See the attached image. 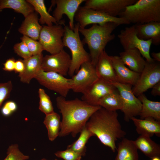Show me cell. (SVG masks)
Returning <instances> with one entry per match:
<instances>
[{
    "label": "cell",
    "instance_id": "obj_1",
    "mask_svg": "<svg viewBox=\"0 0 160 160\" xmlns=\"http://www.w3.org/2000/svg\"><path fill=\"white\" fill-rule=\"evenodd\" d=\"M56 103L62 115L60 137L71 134L75 137L85 127L93 114L101 107L90 105L78 98L68 100L60 96L56 97Z\"/></svg>",
    "mask_w": 160,
    "mask_h": 160
},
{
    "label": "cell",
    "instance_id": "obj_2",
    "mask_svg": "<svg viewBox=\"0 0 160 160\" xmlns=\"http://www.w3.org/2000/svg\"><path fill=\"white\" fill-rule=\"evenodd\" d=\"M118 115L116 111L101 107L93 114L85 125L87 129L113 152L117 149L116 141L126 135L118 119Z\"/></svg>",
    "mask_w": 160,
    "mask_h": 160
},
{
    "label": "cell",
    "instance_id": "obj_3",
    "mask_svg": "<svg viewBox=\"0 0 160 160\" xmlns=\"http://www.w3.org/2000/svg\"><path fill=\"white\" fill-rule=\"evenodd\" d=\"M119 25L113 22H108L102 25L93 24L88 28L79 27V32L84 37L82 42L87 45L91 61L95 67L106 45L115 38L112 32Z\"/></svg>",
    "mask_w": 160,
    "mask_h": 160
},
{
    "label": "cell",
    "instance_id": "obj_4",
    "mask_svg": "<svg viewBox=\"0 0 160 160\" xmlns=\"http://www.w3.org/2000/svg\"><path fill=\"white\" fill-rule=\"evenodd\" d=\"M119 16L130 24L160 22V0H137L126 7Z\"/></svg>",
    "mask_w": 160,
    "mask_h": 160
},
{
    "label": "cell",
    "instance_id": "obj_5",
    "mask_svg": "<svg viewBox=\"0 0 160 160\" xmlns=\"http://www.w3.org/2000/svg\"><path fill=\"white\" fill-rule=\"evenodd\" d=\"M79 24L74 25L73 30L64 25L65 32L63 38L64 46L68 48L71 53V63L68 74L72 77L84 63L91 61L89 54L84 49L79 35Z\"/></svg>",
    "mask_w": 160,
    "mask_h": 160
},
{
    "label": "cell",
    "instance_id": "obj_6",
    "mask_svg": "<svg viewBox=\"0 0 160 160\" xmlns=\"http://www.w3.org/2000/svg\"><path fill=\"white\" fill-rule=\"evenodd\" d=\"M74 19L79 24V28H84L90 24L102 25L108 22H113L119 25L130 23L124 18L110 16L102 12L83 6H80L77 10Z\"/></svg>",
    "mask_w": 160,
    "mask_h": 160
},
{
    "label": "cell",
    "instance_id": "obj_7",
    "mask_svg": "<svg viewBox=\"0 0 160 160\" xmlns=\"http://www.w3.org/2000/svg\"><path fill=\"white\" fill-rule=\"evenodd\" d=\"M120 43L124 50L136 48L140 52L147 62L154 60L151 57L150 51L152 44L151 39L145 40L139 38L137 35L135 25L126 27L121 30L118 35Z\"/></svg>",
    "mask_w": 160,
    "mask_h": 160
},
{
    "label": "cell",
    "instance_id": "obj_8",
    "mask_svg": "<svg viewBox=\"0 0 160 160\" xmlns=\"http://www.w3.org/2000/svg\"><path fill=\"white\" fill-rule=\"evenodd\" d=\"M64 32V27L60 24L43 25L38 40L43 50L52 55L63 49V38Z\"/></svg>",
    "mask_w": 160,
    "mask_h": 160
},
{
    "label": "cell",
    "instance_id": "obj_9",
    "mask_svg": "<svg viewBox=\"0 0 160 160\" xmlns=\"http://www.w3.org/2000/svg\"><path fill=\"white\" fill-rule=\"evenodd\" d=\"M35 79L41 85L65 97L71 90V79L56 72L41 69Z\"/></svg>",
    "mask_w": 160,
    "mask_h": 160
},
{
    "label": "cell",
    "instance_id": "obj_10",
    "mask_svg": "<svg viewBox=\"0 0 160 160\" xmlns=\"http://www.w3.org/2000/svg\"><path fill=\"white\" fill-rule=\"evenodd\" d=\"M111 84L118 89L122 98L123 106L121 111L124 113V120L129 122L132 118L139 116L142 104L133 93L132 86L117 82Z\"/></svg>",
    "mask_w": 160,
    "mask_h": 160
},
{
    "label": "cell",
    "instance_id": "obj_11",
    "mask_svg": "<svg viewBox=\"0 0 160 160\" xmlns=\"http://www.w3.org/2000/svg\"><path fill=\"white\" fill-rule=\"evenodd\" d=\"M146 61L138 80L132 88L133 93L136 97L143 93L160 81V62L154 60Z\"/></svg>",
    "mask_w": 160,
    "mask_h": 160
},
{
    "label": "cell",
    "instance_id": "obj_12",
    "mask_svg": "<svg viewBox=\"0 0 160 160\" xmlns=\"http://www.w3.org/2000/svg\"><path fill=\"white\" fill-rule=\"evenodd\" d=\"M71 79V89L82 94L98 79L95 67L91 61L83 63Z\"/></svg>",
    "mask_w": 160,
    "mask_h": 160
},
{
    "label": "cell",
    "instance_id": "obj_13",
    "mask_svg": "<svg viewBox=\"0 0 160 160\" xmlns=\"http://www.w3.org/2000/svg\"><path fill=\"white\" fill-rule=\"evenodd\" d=\"M71 63L70 55L63 49L57 53L43 57L41 69L45 71L56 72L65 76L68 74Z\"/></svg>",
    "mask_w": 160,
    "mask_h": 160
},
{
    "label": "cell",
    "instance_id": "obj_14",
    "mask_svg": "<svg viewBox=\"0 0 160 160\" xmlns=\"http://www.w3.org/2000/svg\"><path fill=\"white\" fill-rule=\"evenodd\" d=\"M137 0H87L84 6L105 13L110 16L117 17L126 7L135 3Z\"/></svg>",
    "mask_w": 160,
    "mask_h": 160
},
{
    "label": "cell",
    "instance_id": "obj_15",
    "mask_svg": "<svg viewBox=\"0 0 160 160\" xmlns=\"http://www.w3.org/2000/svg\"><path fill=\"white\" fill-rule=\"evenodd\" d=\"M85 1V0H52V4L56 5V7L53 12L52 16L58 24L64 25V22L62 19L63 15H65L69 20V27L73 30L76 13L80 4Z\"/></svg>",
    "mask_w": 160,
    "mask_h": 160
},
{
    "label": "cell",
    "instance_id": "obj_16",
    "mask_svg": "<svg viewBox=\"0 0 160 160\" xmlns=\"http://www.w3.org/2000/svg\"><path fill=\"white\" fill-rule=\"evenodd\" d=\"M116 89L112 84L99 79L83 94L81 100L90 105H98L100 99Z\"/></svg>",
    "mask_w": 160,
    "mask_h": 160
},
{
    "label": "cell",
    "instance_id": "obj_17",
    "mask_svg": "<svg viewBox=\"0 0 160 160\" xmlns=\"http://www.w3.org/2000/svg\"><path fill=\"white\" fill-rule=\"evenodd\" d=\"M116 76L117 82L123 84L135 85L140 73L134 72L127 67L118 56H110Z\"/></svg>",
    "mask_w": 160,
    "mask_h": 160
},
{
    "label": "cell",
    "instance_id": "obj_18",
    "mask_svg": "<svg viewBox=\"0 0 160 160\" xmlns=\"http://www.w3.org/2000/svg\"><path fill=\"white\" fill-rule=\"evenodd\" d=\"M95 68L99 79L110 83L117 82L116 75L110 56L105 50L99 56Z\"/></svg>",
    "mask_w": 160,
    "mask_h": 160
},
{
    "label": "cell",
    "instance_id": "obj_19",
    "mask_svg": "<svg viewBox=\"0 0 160 160\" xmlns=\"http://www.w3.org/2000/svg\"><path fill=\"white\" fill-rule=\"evenodd\" d=\"M138 37L146 40L151 39L152 44L158 46L160 44V22H152L135 24Z\"/></svg>",
    "mask_w": 160,
    "mask_h": 160
},
{
    "label": "cell",
    "instance_id": "obj_20",
    "mask_svg": "<svg viewBox=\"0 0 160 160\" xmlns=\"http://www.w3.org/2000/svg\"><path fill=\"white\" fill-rule=\"evenodd\" d=\"M119 56L130 69L139 73L142 72L146 62L139 50L136 48L125 50L119 53Z\"/></svg>",
    "mask_w": 160,
    "mask_h": 160
},
{
    "label": "cell",
    "instance_id": "obj_21",
    "mask_svg": "<svg viewBox=\"0 0 160 160\" xmlns=\"http://www.w3.org/2000/svg\"><path fill=\"white\" fill-rule=\"evenodd\" d=\"M131 120L136 127L137 133L140 135L151 137L155 135L160 137V121L151 117L141 119L133 117Z\"/></svg>",
    "mask_w": 160,
    "mask_h": 160
},
{
    "label": "cell",
    "instance_id": "obj_22",
    "mask_svg": "<svg viewBox=\"0 0 160 160\" xmlns=\"http://www.w3.org/2000/svg\"><path fill=\"white\" fill-rule=\"evenodd\" d=\"M43 57L41 53L32 55L27 59L23 60L25 65V69L22 73L18 75L21 82L29 84L33 79L35 78L41 69Z\"/></svg>",
    "mask_w": 160,
    "mask_h": 160
},
{
    "label": "cell",
    "instance_id": "obj_23",
    "mask_svg": "<svg viewBox=\"0 0 160 160\" xmlns=\"http://www.w3.org/2000/svg\"><path fill=\"white\" fill-rule=\"evenodd\" d=\"M42 28L39 22L37 13L33 12L25 17L18 31L23 36L37 40H39Z\"/></svg>",
    "mask_w": 160,
    "mask_h": 160
},
{
    "label": "cell",
    "instance_id": "obj_24",
    "mask_svg": "<svg viewBox=\"0 0 160 160\" xmlns=\"http://www.w3.org/2000/svg\"><path fill=\"white\" fill-rule=\"evenodd\" d=\"M137 150L134 141L124 137L118 145L114 160H138Z\"/></svg>",
    "mask_w": 160,
    "mask_h": 160
},
{
    "label": "cell",
    "instance_id": "obj_25",
    "mask_svg": "<svg viewBox=\"0 0 160 160\" xmlns=\"http://www.w3.org/2000/svg\"><path fill=\"white\" fill-rule=\"evenodd\" d=\"M137 97L142 104L140 119L151 117L160 121V102L149 100L144 93Z\"/></svg>",
    "mask_w": 160,
    "mask_h": 160
},
{
    "label": "cell",
    "instance_id": "obj_26",
    "mask_svg": "<svg viewBox=\"0 0 160 160\" xmlns=\"http://www.w3.org/2000/svg\"><path fill=\"white\" fill-rule=\"evenodd\" d=\"M137 149L140 150L146 156L152 159L155 157L160 158V146L145 136L140 135L134 141Z\"/></svg>",
    "mask_w": 160,
    "mask_h": 160
},
{
    "label": "cell",
    "instance_id": "obj_27",
    "mask_svg": "<svg viewBox=\"0 0 160 160\" xmlns=\"http://www.w3.org/2000/svg\"><path fill=\"white\" fill-rule=\"evenodd\" d=\"M97 105L108 111H116L122 109L123 103L121 97L116 89L100 99Z\"/></svg>",
    "mask_w": 160,
    "mask_h": 160
},
{
    "label": "cell",
    "instance_id": "obj_28",
    "mask_svg": "<svg viewBox=\"0 0 160 160\" xmlns=\"http://www.w3.org/2000/svg\"><path fill=\"white\" fill-rule=\"evenodd\" d=\"M5 8L12 9L25 18L34 11L33 6L25 0H0V11Z\"/></svg>",
    "mask_w": 160,
    "mask_h": 160
},
{
    "label": "cell",
    "instance_id": "obj_29",
    "mask_svg": "<svg viewBox=\"0 0 160 160\" xmlns=\"http://www.w3.org/2000/svg\"><path fill=\"white\" fill-rule=\"evenodd\" d=\"M48 131L49 140L53 141L59 136L61 128L60 116L54 113L46 116L43 121Z\"/></svg>",
    "mask_w": 160,
    "mask_h": 160
},
{
    "label": "cell",
    "instance_id": "obj_30",
    "mask_svg": "<svg viewBox=\"0 0 160 160\" xmlns=\"http://www.w3.org/2000/svg\"><path fill=\"white\" fill-rule=\"evenodd\" d=\"M33 7L36 12L38 13L40 16L39 22L41 25L46 24L51 26L58 24L54 17L51 15L47 10L44 1L43 0H26Z\"/></svg>",
    "mask_w": 160,
    "mask_h": 160
},
{
    "label": "cell",
    "instance_id": "obj_31",
    "mask_svg": "<svg viewBox=\"0 0 160 160\" xmlns=\"http://www.w3.org/2000/svg\"><path fill=\"white\" fill-rule=\"evenodd\" d=\"M80 133L78 139L68 145L67 149L73 151L82 156H84L86 152V144L90 138L94 135L85 126Z\"/></svg>",
    "mask_w": 160,
    "mask_h": 160
},
{
    "label": "cell",
    "instance_id": "obj_32",
    "mask_svg": "<svg viewBox=\"0 0 160 160\" xmlns=\"http://www.w3.org/2000/svg\"><path fill=\"white\" fill-rule=\"evenodd\" d=\"M39 98V109L46 116L55 112L52 103L49 95L43 89L40 88L38 90Z\"/></svg>",
    "mask_w": 160,
    "mask_h": 160
},
{
    "label": "cell",
    "instance_id": "obj_33",
    "mask_svg": "<svg viewBox=\"0 0 160 160\" xmlns=\"http://www.w3.org/2000/svg\"><path fill=\"white\" fill-rule=\"evenodd\" d=\"M7 156L4 160H26L29 156L23 154L19 150L17 144L9 146L7 149Z\"/></svg>",
    "mask_w": 160,
    "mask_h": 160
},
{
    "label": "cell",
    "instance_id": "obj_34",
    "mask_svg": "<svg viewBox=\"0 0 160 160\" xmlns=\"http://www.w3.org/2000/svg\"><path fill=\"white\" fill-rule=\"evenodd\" d=\"M20 39L22 41L26 44L29 51L32 55L42 53L44 50L39 41L25 36L21 37Z\"/></svg>",
    "mask_w": 160,
    "mask_h": 160
},
{
    "label": "cell",
    "instance_id": "obj_35",
    "mask_svg": "<svg viewBox=\"0 0 160 160\" xmlns=\"http://www.w3.org/2000/svg\"><path fill=\"white\" fill-rule=\"evenodd\" d=\"M13 85L11 80L0 83V111L4 101L9 97Z\"/></svg>",
    "mask_w": 160,
    "mask_h": 160
},
{
    "label": "cell",
    "instance_id": "obj_36",
    "mask_svg": "<svg viewBox=\"0 0 160 160\" xmlns=\"http://www.w3.org/2000/svg\"><path fill=\"white\" fill-rule=\"evenodd\" d=\"M13 49L15 53L23 60L27 59L32 55L26 44L23 41L15 44Z\"/></svg>",
    "mask_w": 160,
    "mask_h": 160
},
{
    "label": "cell",
    "instance_id": "obj_37",
    "mask_svg": "<svg viewBox=\"0 0 160 160\" xmlns=\"http://www.w3.org/2000/svg\"><path fill=\"white\" fill-rule=\"evenodd\" d=\"M55 154L64 160H81L82 157L73 151L68 149L63 151H58Z\"/></svg>",
    "mask_w": 160,
    "mask_h": 160
},
{
    "label": "cell",
    "instance_id": "obj_38",
    "mask_svg": "<svg viewBox=\"0 0 160 160\" xmlns=\"http://www.w3.org/2000/svg\"><path fill=\"white\" fill-rule=\"evenodd\" d=\"M17 108V105L15 102L12 100H8L4 103L2 106L0 111L3 116L7 117L15 112Z\"/></svg>",
    "mask_w": 160,
    "mask_h": 160
},
{
    "label": "cell",
    "instance_id": "obj_39",
    "mask_svg": "<svg viewBox=\"0 0 160 160\" xmlns=\"http://www.w3.org/2000/svg\"><path fill=\"white\" fill-rule=\"evenodd\" d=\"M15 60L14 58H9L6 60L3 63L4 67L3 69L7 72H12L14 71Z\"/></svg>",
    "mask_w": 160,
    "mask_h": 160
},
{
    "label": "cell",
    "instance_id": "obj_40",
    "mask_svg": "<svg viewBox=\"0 0 160 160\" xmlns=\"http://www.w3.org/2000/svg\"><path fill=\"white\" fill-rule=\"evenodd\" d=\"M25 68L23 60L19 59L15 61L14 71L19 74L21 73L24 71Z\"/></svg>",
    "mask_w": 160,
    "mask_h": 160
},
{
    "label": "cell",
    "instance_id": "obj_41",
    "mask_svg": "<svg viewBox=\"0 0 160 160\" xmlns=\"http://www.w3.org/2000/svg\"><path fill=\"white\" fill-rule=\"evenodd\" d=\"M152 88L151 93L152 95L154 96L160 95V81L155 84Z\"/></svg>",
    "mask_w": 160,
    "mask_h": 160
},
{
    "label": "cell",
    "instance_id": "obj_42",
    "mask_svg": "<svg viewBox=\"0 0 160 160\" xmlns=\"http://www.w3.org/2000/svg\"><path fill=\"white\" fill-rule=\"evenodd\" d=\"M151 56L152 59L156 61L160 62V52H153L151 53Z\"/></svg>",
    "mask_w": 160,
    "mask_h": 160
},
{
    "label": "cell",
    "instance_id": "obj_43",
    "mask_svg": "<svg viewBox=\"0 0 160 160\" xmlns=\"http://www.w3.org/2000/svg\"><path fill=\"white\" fill-rule=\"evenodd\" d=\"M151 160H160V158L158 157H155L152 158Z\"/></svg>",
    "mask_w": 160,
    "mask_h": 160
},
{
    "label": "cell",
    "instance_id": "obj_44",
    "mask_svg": "<svg viewBox=\"0 0 160 160\" xmlns=\"http://www.w3.org/2000/svg\"><path fill=\"white\" fill-rule=\"evenodd\" d=\"M41 160H47L45 158H43V159H42ZM59 160L57 159H55L54 160Z\"/></svg>",
    "mask_w": 160,
    "mask_h": 160
},
{
    "label": "cell",
    "instance_id": "obj_45",
    "mask_svg": "<svg viewBox=\"0 0 160 160\" xmlns=\"http://www.w3.org/2000/svg\"><path fill=\"white\" fill-rule=\"evenodd\" d=\"M1 46H1L0 47V49L1 48Z\"/></svg>",
    "mask_w": 160,
    "mask_h": 160
}]
</instances>
